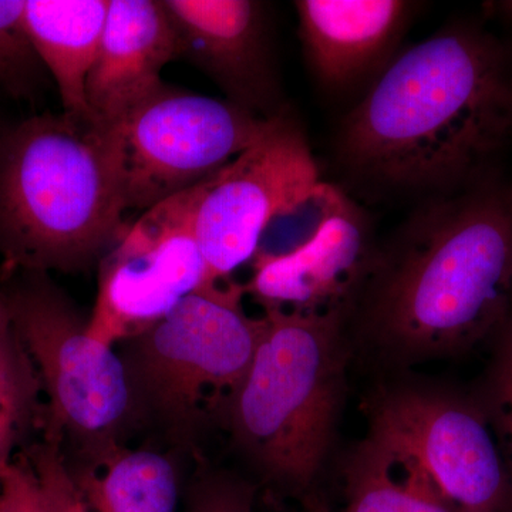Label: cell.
I'll return each instance as SVG.
<instances>
[{
	"label": "cell",
	"instance_id": "obj_18",
	"mask_svg": "<svg viewBox=\"0 0 512 512\" xmlns=\"http://www.w3.org/2000/svg\"><path fill=\"white\" fill-rule=\"evenodd\" d=\"M45 403L28 353L8 320L0 326V485L5 471L43 429Z\"/></svg>",
	"mask_w": 512,
	"mask_h": 512
},
{
	"label": "cell",
	"instance_id": "obj_9",
	"mask_svg": "<svg viewBox=\"0 0 512 512\" xmlns=\"http://www.w3.org/2000/svg\"><path fill=\"white\" fill-rule=\"evenodd\" d=\"M208 181V180H207ZM205 183L138 215L99 262L87 332L110 348L153 328L208 282L197 234Z\"/></svg>",
	"mask_w": 512,
	"mask_h": 512
},
{
	"label": "cell",
	"instance_id": "obj_23",
	"mask_svg": "<svg viewBox=\"0 0 512 512\" xmlns=\"http://www.w3.org/2000/svg\"><path fill=\"white\" fill-rule=\"evenodd\" d=\"M494 431L503 444V456L512 488V376L495 372L491 392Z\"/></svg>",
	"mask_w": 512,
	"mask_h": 512
},
{
	"label": "cell",
	"instance_id": "obj_20",
	"mask_svg": "<svg viewBox=\"0 0 512 512\" xmlns=\"http://www.w3.org/2000/svg\"><path fill=\"white\" fill-rule=\"evenodd\" d=\"M19 456L35 478L46 512H92L59 444L33 441Z\"/></svg>",
	"mask_w": 512,
	"mask_h": 512
},
{
	"label": "cell",
	"instance_id": "obj_28",
	"mask_svg": "<svg viewBox=\"0 0 512 512\" xmlns=\"http://www.w3.org/2000/svg\"><path fill=\"white\" fill-rule=\"evenodd\" d=\"M3 131H5V130H3L2 127H0V138H2Z\"/></svg>",
	"mask_w": 512,
	"mask_h": 512
},
{
	"label": "cell",
	"instance_id": "obj_22",
	"mask_svg": "<svg viewBox=\"0 0 512 512\" xmlns=\"http://www.w3.org/2000/svg\"><path fill=\"white\" fill-rule=\"evenodd\" d=\"M0 512H46L35 478L20 456L15 458L3 476Z\"/></svg>",
	"mask_w": 512,
	"mask_h": 512
},
{
	"label": "cell",
	"instance_id": "obj_17",
	"mask_svg": "<svg viewBox=\"0 0 512 512\" xmlns=\"http://www.w3.org/2000/svg\"><path fill=\"white\" fill-rule=\"evenodd\" d=\"M340 512H457L419 468L397 460L370 440L346 467V503Z\"/></svg>",
	"mask_w": 512,
	"mask_h": 512
},
{
	"label": "cell",
	"instance_id": "obj_14",
	"mask_svg": "<svg viewBox=\"0 0 512 512\" xmlns=\"http://www.w3.org/2000/svg\"><path fill=\"white\" fill-rule=\"evenodd\" d=\"M299 36L323 86L348 89L392 55L412 18L403 0H299Z\"/></svg>",
	"mask_w": 512,
	"mask_h": 512
},
{
	"label": "cell",
	"instance_id": "obj_11",
	"mask_svg": "<svg viewBox=\"0 0 512 512\" xmlns=\"http://www.w3.org/2000/svg\"><path fill=\"white\" fill-rule=\"evenodd\" d=\"M376 249L365 212L328 185L311 237L282 254H256L244 291L264 311L346 316L359 299Z\"/></svg>",
	"mask_w": 512,
	"mask_h": 512
},
{
	"label": "cell",
	"instance_id": "obj_7",
	"mask_svg": "<svg viewBox=\"0 0 512 512\" xmlns=\"http://www.w3.org/2000/svg\"><path fill=\"white\" fill-rule=\"evenodd\" d=\"M269 120L231 101L163 83L106 128L124 214L137 217L210 180Z\"/></svg>",
	"mask_w": 512,
	"mask_h": 512
},
{
	"label": "cell",
	"instance_id": "obj_13",
	"mask_svg": "<svg viewBox=\"0 0 512 512\" xmlns=\"http://www.w3.org/2000/svg\"><path fill=\"white\" fill-rule=\"evenodd\" d=\"M181 59L177 30L163 0H110L86 86L94 123L111 127L156 92L161 73Z\"/></svg>",
	"mask_w": 512,
	"mask_h": 512
},
{
	"label": "cell",
	"instance_id": "obj_25",
	"mask_svg": "<svg viewBox=\"0 0 512 512\" xmlns=\"http://www.w3.org/2000/svg\"><path fill=\"white\" fill-rule=\"evenodd\" d=\"M306 512H332L325 504L319 503L318 500L308 501Z\"/></svg>",
	"mask_w": 512,
	"mask_h": 512
},
{
	"label": "cell",
	"instance_id": "obj_16",
	"mask_svg": "<svg viewBox=\"0 0 512 512\" xmlns=\"http://www.w3.org/2000/svg\"><path fill=\"white\" fill-rule=\"evenodd\" d=\"M72 473L92 512L178 510L177 471L157 451L114 444Z\"/></svg>",
	"mask_w": 512,
	"mask_h": 512
},
{
	"label": "cell",
	"instance_id": "obj_2",
	"mask_svg": "<svg viewBox=\"0 0 512 512\" xmlns=\"http://www.w3.org/2000/svg\"><path fill=\"white\" fill-rule=\"evenodd\" d=\"M357 336L397 366L466 353L512 306V183L493 175L414 212L376 249Z\"/></svg>",
	"mask_w": 512,
	"mask_h": 512
},
{
	"label": "cell",
	"instance_id": "obj_3",
	"mask_svg": "<svg viewBox=\"0 0 512 512\" xmlns=\"http://www.w3.org/2000/svg\"><path fill=\"white\" fill-rule=\"evenodd\" d=\"M130 222L106 128L40 114L0 138V281L99 265Z\"/></svg>",
	"mask_w": 512,
	"mask_h": 512
},
{
	"label": "cell",
	"instance_id": "obj_10",
	"mask_svg": "<svg viewBox=\"0 0 512 512\" xmlns=\"http://www.w3.org/2000/svg\"><path fill=\"white\" fill-rule=\"evenodd\" d=\"M308 140L289 111L205 184L197 234L208 282L220 284L259 252L266 229L315 200L322 188Z\"/></svg>",
	"mask_w": 512,
	"mask_h": 512
},
{
	"label": "cell",
	"instance_id": "obj_1",
	"mask_svg": "<svg viewBox=\"0 0 512 512\" xmlns=\"http://www.w3.org/2000/svg\"><path fill=\"white\" fill-rule=\"evenodd\" d=\"M511 134L512 53L457 25L383 70L343 121L338 153L360 183L436 198L491 175Z\"/></svg>",
	"mask_w": 512,
	"mask_h": 512
},
{
	"label": "cell",
	"instance_id": "obj_19",
	"mask_svg": "<svg viewBox=\"0 0 512 512\" xmlns=\"http://www.w3.org/2000/svg\"><path fill=\"white\" fill-rule=\"evenodd\" d=\"M45 74L26 26L25 0H0V92L33 99Z\"/></svg>",
	"mask_w": 512,
	"mask_h": 512
},
{
	"label": "cell",
	"instance_id": "obj_6",
	"mask_svg": "<svg viewBox=\"0 0 512 512\" xmlns=\"http://www.w3.org/2000/svg\"><path fill=\"white\" fill-rule=\"evenodd\" d=\"M0 285L45 396L42 439L62 448L70 441L86 460L119 444L134 412L121 356L90 336L87 320L49 274L20 272Z\"/></svg>",
	"mask_w": 512,
	"mask_h": 512
},
{
	"label": "cell",
	"instance_id": "obj_24",
	"mask_svg": "<svg viewBox=\"0 0 512 512\" xmlns=\"http://www.w3.org/2000/svg\"><path fill=\"white\" fill-rule=\"evenodd\" d=\"M501 332L504 333L503 350H501L500 362L495 372L512 376V306Z\"/></svg>",
	"mask_w": 512,
	"mask_h": 512
},
{
	"label": "cell",
	"instance_id": "obj_21",
	"mask_svg": "<svg viewBox=\"0 0 512 512\" xmlns=\"http://www.w3.org/2000/svg\"><path fill=\"white\" fill-rule=\"evenodd\" d=\"M185 512H255V490L228 474H208L192 487Z\"/></svg>",
	"mask_w": 512,
	"mask_h": 512
},
{
	"label": "cell",
	"instance_id": "obj_4",
	"mask_svg": "<svg viewBox=\"0 0 512 512\" xmlns=\"http://www.w3.org/2000/svg\"><path fill=\"white\" fill-rule=\"evenodd\" d=\"M261 318L251 366L224 419L262 476L302 491L325 464L345 399L346 316L271 309Z\"/></svg>",
	"mask_w": 512,
	"mask_h": 512
},
{
	"label": "cell",
	"instance_id": "obj_27",
	"mask_svg": "<svg viewBox=\"0 0 512 512\" xmlns=\"http://www.w3.org/2000/svg\"><path fill=\"white\" fill-rule=\"evenodd\" d=\"M498 8H500L501 12H503L508 19L512 20V0H510V2H501Z\"/></svg>",
	"mask_w": 512,
	"mask_h": 512
},
{
	"label": "cell",
	"instance_id": "obj_12",
	"mask_svg": "<svg viewBox=\"0 0 512 512\" xmlns=\"http://www.w3.org/2000/svg\"><path fill=\"white\" fill-rule=\"evenodd\" d=\"M188 60L227 96L262 119L288 111L266 6L256 0H163Z\"/></svg>",
	"mask_w": 512,
	"mask_h": 512
},
{
	"label": "cell",
	"instance_id": "obj_5",
	"mask_svg": "<svg viewBox=\"0 0 512 512\" xmlns=\"http://www.w3.org/2000/svg\"><path fill=\"white\" fill-rule=\"evenodd\" d=\"M244 286L212 285L185 298L121 356L134 409L178 444H191L212 417H225L247 375L262 318L245 313Z\"/></svg>",
	"mask_w": 512,
	"mask_h": 512
},
{
	"label": "cell",
	"instance_id": "obj_26",
	"mask_svg": "<svg viewBox=\"0 0 512 512\" xmlns=\"http://www.w3.org/2000/svg\"><path fill=\"white\" fill-rule=\"evenodd\" d=\"M8 320V311H6L5 296H3L2 285H0V326Z\"/></svg>",
	"mask_w": 512,
	"mask_h": 512
},
{
	"label": "cell",
	"instance_id": "obj_8",
	"mask_svg": "<svg viewBox=\"0 0 512 512\" xmlns=\"http://www.w3.org/2000/svg\"><path fill=\"white\" fill-rule=\"evenodd\" d=\"M366 439L419 468L457 512H511L507 466L490 423L454 394L420 386L380 390Z\"/></svg>",
	"mask_w": 512,
	"mask_h": 512
},
{
	"label": "cell",
	"instance_id": "obj_15",
	"mask_svg": "<svg viewBox=\"0 0 512 512\" xmlns=\"http://www.w3.org/2000/svg\"><path fill=\"white\" fill-rule=\"evenodd\" d=\"M109 3L110 0H25L30 40L56 84L63 113L69 116L92 119L86 86L99 53Z\"/></svg>",
	"mask_w": 512,
	"mask_h": 512
}]
</instances>
